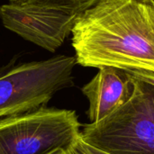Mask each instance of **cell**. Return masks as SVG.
Masks as SVG:
<instances>
[{"instance_id":"obj_5","label":"cell","mask_w":154,"mask_h":154,"mask_svg":"<svg viewBox=\"0 0 154 154\" xmlns=\"http://www.w3.org/2000/svg\"><path fill=\"white\" fill-rule=\"evenodd\" d=\"M79 14L54 8L11 3L0 6L5 28L49 51L54 52L71 33Z\"/></svg>"},{"instance_id":"obj_9","label":"cell","mask_w":154,"mask_h":154,"mask_svg":"<svg viewBox=\"0 0 154 154\" xmlns=\"http://www.w3.org/2000/svg\"><path fill=\"white\" fill-rule=\"evenodd\" d=\"M131 76L135 79H141L154 86V72L153 71H138V70H125Z\"/></svg>"},{"instance_id":"obj_10","label":"cell","mask_w":154,"mask_h":154,"mask_svg":"<svg viewBox=\"0 0 154 154\" xmlns=\"http://www.w3.org/2000/svg\"><path fill=\"white\" fill-rule=\"evenodd\" d=\"M144 1H148V2H151V3L154 4V0H144Z\"/></svg>"},{"instance_id":"obj_1","label":"cell","mask_w":154,"mask_h":154,"mask_svg":"<svg viewBox=\"0 0 154 154\" xmlns=\"http://www.w3.org/2000/svg\"><path fill=\"white\" fill-rule=\"evenodd\" d=\"M76 62L154 72V4L144 0H97L72 29Z\"/></svg>"},{"instance_id":"obj_3","label":"cell","mask_w":154,"mask_h":154,"mask_svg":"<svg viewBox=\"0 0 154 154\" xmlns=\"http://www.w3.org/2000/svg\"><path fill=\"white\" fill-rule=\"evenodd\" d=\"M75 111L42 106L0 119V154H68L80 139Z\"/></svg>"},{"instance_id":"obj_8","label":"cell","mask_w":154,"mask_h":154,"mask_svg":"<svg viewBox=\"0 0 154 154\" xmlns=\"http://www.w3.org/2000/svg\"><path fill=\"white\" fill-rule=\"evenodd\" d=\"M70 154H108L85 143L81 138L72 148Z\"/></svg>"},{"instance_id":"obj_7","label":"cell","mask_w":154,"mask_h":154,"mask_svg":"<svg viewBox=\"0 0 154 154\" xmlns=\"http://www.w3.org/2000/svg\"><path fill=\"white\" fill-rule=\"evenodd\" d=\"M11 3H20L41 7L65 10L80 14L92 6L97 0H8Z\"/></svg>"},{"instance_id":"obj_11","label":"cell","mask_w":154,"mask_h":154,"mask_svg":"<svg viewBox=\"0 0 154 154\" xmlns=\"http://www.w3.org/2000/svg\"><path fill=\"white\" fill-rule=\"evenodd\" d=\"M68 154H70V153H68Z\"/></svg>"},{"instance_id":"obj_2","label":"cell","mask_w":154,"mask_h":154,"mask_svg":"<svg viewBox=\"0 0 154 154\" xmlns=\"http://www.w3.org/2000/svg\"><path fill=\"white\" fill-rule=\"evenodd\" d=\"M132 78L128 99L100 121L84 125L85 143L108 154H154V86Z\"/></svg>"},{"instance_id":"obj_4","label":"cell","mask_w":154,"mask_h":154,"mask_svg":"<svg viewBox=\"0 0 154 154\" xmlns=\"http://www.w3.org/2000/svg\"><path fill=\"white\" fill-rule=\"evenodd\" d=\"M76 58L59 55L45 60L0 69V119L45 106L59 91L73 86Z\"/></svg>"},{"instance_id":"obj_6","label":"cell","mask_w":154,"mask_h":154,"mask_svg":"<svg viewBox=\"0 0 154 154\" xmlns=\"http://www.w3.org/2000/svg\"><path fill=\"white\" fill-rule=\"evenodd\" d=\"M81 90L88 100V119L90 123H96L128 99L133 90V78L125 70L102 67Z\"/></svg>"}]
</instances>
